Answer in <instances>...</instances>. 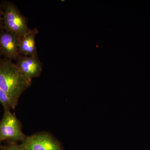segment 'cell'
I'll return each instance as SVG.
<instances>
[{
    "instance_id": "cell-1",
    "label": "cell",
    "mask_w": 150,
    "mask_h": 150,
    "mask_svg": "<svg viewBox=\"0 0 150 150\" xmlns=\"http://www.w3.org/2000/svg\"><path fill=\"white\" fill-rule=\"evenodd\" d=\"M31 83L32 81L25 76L12 61L5 58L0 60V88L8 97L13 109Z\"/></svg>"
},
{
    "instance_id": "cell-2",
    "label": "cell",
    "mask_w": 150,
    "mask_h": 150,
    "mask_svg": "<svg viewBox=\"0 0 150 150\" xmlns=\"http://www.w3.org/2000/svg\"><path fill=\"white\" fill-rule=\"evenodd\" d=\"M1 4L4 29L17 35L20 39L30 29L28 25L27 18L13 3L4 1Z\"/></svg>"
},
{
    "instance_id": "cell-3",
    "label": "cell",
    "mask_w": 150,
    "mask_h": 150,
    "mask_svg": "<svg viewBox=\"0 0 150 150\" xmlns=\"http://www.w3.org/2000/svg\"><path fill=\"white\" fill-rule=\"evenodd\" d=\"M26 137L22 131L21 123L16 115L10 110H5L0 121V141L17 143L22 142Z\"/></svg>"
},
{
    "instance_id": "cell-4",
    "label": "cell",
    "mask_w": 150,
    "mask_h": 150,
    "mask_svg": "<svg viewBox=\"0 0 150 150\" xmlns=\"http://www.w3.org/2000/svg\"><path fill=\"white\" fill-rule=\"evenodd\" d=\"M21 144L27 150H63L60 143L46 133L26 136Z\"/></svg>"
},
{
    "instance_id": "cell-5",
    "label": "cell",
    "mask_w": 150,
    "mask_h": 150,
    "mask_svg": "<svg viewBox=\"0 0 150 150\" xmlns=\"http://www.w3.org/2000/svg\"><path fill=\"white\" fill-rule=\"evenodd\" d=\"M16 65L25 76L32 81L34 78L40 76L43 64L37 55L25 56L20 55L16 60Z\"/></svg>"
},
{
    "instance_id": "cell-6",
    "label": "cell",
    "mask_w": 150,
    "mask_h": 150,
    "mask_svg": "<svg viewBox=\"0 0 150 150\" xmlns=\"http://www.w3.org/2000/svg\"><path fill=\"white\" fill-rule=\"evenodd\" d=\"M20 38L15 34L3 28L0 30V46L3 56L6 59L16 60L20 56Z\"/></svg>"
},
{
    "instance_id": "cell-7",
    "label": "cell",
    "mask_w": 150,
    "mask_h": 150,
    "mask_svg": "<svg viewBox=\"0 0 150 150\" xmlns=\"http://www.w3.org/2000/svg\"><path fill=\"white\" fill-rule=\"evenodd\" d=\"M38 32L39 31L36 28L30 29L20 39L19 45L20 55L25 56L38 55L35 37Z\"/></svg>"
},
{
    "instance_id": "cell-8",
    "label": "cell",
    "mask_w": 150,
    "mask_h": 150,
    "mask_svg": "<svg viewBox=\"0 0 150 150\" xmlns=\"http://www.w3.org/2000/svg\"><path fill=\"white\" fill-rule=\"evenodd\" d=\"M0 103L2 105L5 110L12 109L11 103L7 95L0 88Z\"/></svg>"
},
{
    "instance_id": "cell-9",
    "label": "cell",
    "mask_w": 150,
    "mask_h": 150,
    "mask_svg": "<svg viewBox=\"0 0 150 150\" xmlns=\"http://www.w3.org/2000/svg\"><path fill=\"white\" fill-rule=\"evenodd\" d=\"M1 150H27L21 144H18L17 143H8L7 145L1 146Z\"/></svg>"
},
{
    "instance_id": "cell-10",
    "label": "cell",
    "mask_w": 150,
    "mask_h": 150,
    "mask_svg": "<svg viewBox=\"0 0 150 150\" xmlns=\"http://www.w3.org/2000/svg\"><path fill=\"white\" fill-rule=\"evenodd\" d=\"M3 10L1 3H0V30L4 28L3 23Z\"/></svg>"
},
{
    "instance_id": "cell-11",
    "label": "cell",
    "mask_w": 150,
    "mask_h": 150,
    "mask_svg": "<svg viewBox=\"0 0 150 150\" xmlns=\"http://www.w3.org/2000/svg\"><path fill=\"white\" fill-rule=\"evenodd\" d=\"M3 56L2 52L1 49V46H0V60L2 59L1 56Z\"/></svg>"
},
{
    "instance_id": "cell-12",
    "label": "cell",
    "mask_w": 150,
    "mask_h": 150,
    "mask_svg": "<svg viewBox=\"0 0 150 150\" xmlns=\"http://www.w3.org/2000/svg\"><path fill=\"white\" fill-rule=\"evenodd\" d=\"M1 141H0V147H1Z\"/></svg>"
}]
</instances>
